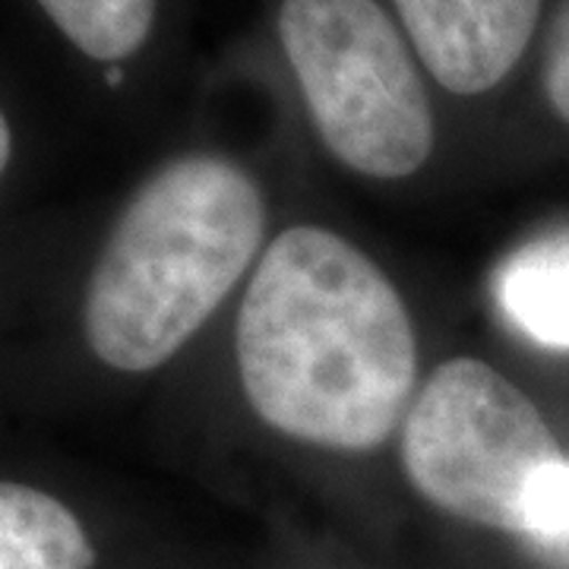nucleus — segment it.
Instances as JSON below:
<instances>
[{
	"instance_id": "f8f14e48",
	"label": "nucleus",
	"mask_w": 569,
	"mask_h": 569,
	"mask_svg": "<svg viewBox=\"0 0 569 569\" xmlns=\"http://www.w3.org/2000/svg\"><path fill=\"white\" fill-rule=\"evenodd\" d=\"M108 86H121V70H118V67L108 73Z\"/></svg>"
},
{
	"instance_id": "39448f33",
	"label": "nucleus",
	"mask_w": 569,
	"mask_h": 569,
	"mask_svg": "<svg viewBox=\"0 0 569 569\" xmlns=\"http://www.w3.org/2000/svg\"><path fill=\"white\" fill-rule=\"evenodd\" d=\"M430 77L456 96H481L526 54L541 0H396Z\"/></svg>"
},
{
	"instance_id": "0eeeda50",
	"label": "nucleus",
	"mask_w": 569,
	"mask_h": 569,
	"mask_svg": "<svg viewBox=\"0 0 569 569\" xmlns=\"http://www.w3.org/2000/svg\"><path fill=\"white\" fill-rule=\"evenodd\" d=\"M80 519L51 493L0 481V569H92Z\"/></svg>"
},
{
	"instance_id": "7ed1b4c3",
	"label": "nucleus",
	"mask_w": 569,
	"mask_h": 569,
	"mask_svg": "<svg viewBox=\"0 0 569 569\" xmlns=\"http://www.w3.org/2000/svg\"><path fill=\"white\" fill-rule=\"evenodd\" d=\"M279 36L310 118L339 162L399 181L430 159L425 86L377 0H284Z\"/></svg>"
},
{
	"instance_id": "f03ea898",
	"label": "nucleus",
	"mask_w": 569,
	"mask_h": 569,
	"mask_svg": "<svg viewBox=\"0 0 569 569\" xmlns=\"http://www.w3.org/2000/svg\"><path fill=\"white\" fill-rule=\"evenodd\" d=\"M260 187L219 156L159 168L123 206L92 269L82 326L102 365L146 373L219 310L263 244Z\"/></svg>"
},
{
	"instance_id": "9b49d317",
	"label": "nucleus",
	"mask_w": 569,
	"mask_h": 569,
	"mask_svg": "<svg viewBox=\"0 0 569 569\" xmlns=\"http://www.w3.org/2000/svg\"><path fill=\"white\" fill-rule=\"evenodd\" d=\"M10 149H13L10 123H7L3 111H0V174H3V168H7V162H10Z\"/></svg>"
},
{
	"instance_id": "9d476101",
	"label": "nucleus",
	"mask_w": 569,
	"mask_h": 569,
	"mask_svg": "<svg viewBox=\"0 0 569 569\" xmlns=\"http://www.w3.org/2000/svg\"><path fill=\"white\" fill-rule=\"evenodd\" d=\"M545 89L553 111L569 123V0H563L557 20L550 26L548 54H545Z\"/></svg>"
},
{
	"instance_id": "6e6552de",
	"label": "nucleus",
	"mask_w": 569,
	"mask_h": 569,
	"mask_svg": "<svg viewBox=\"0 0 569 569\" xmlns=\"http://www.w3.org/2000/svg\"><path fill=\"white\" fill-rule=\"evenodd\" d=\"M41 10L92 61H123L140 51L156 20V0H39Z\"/></svg>"
},
{
	"instance_id": "f257e3e1",
	"label": "nucleus",
	"mask_w": 569,
	"mask_h": 569,
	"mask_svg": "<svg viewBox=\"0 0 569 569\" xmlns=\"http://www.w3.org/2000/svg\"><path fill=\"white\" fill-rule=\"evenodd\" d=\"M238 370L250 408L298 443L380 447L418 373L415 326L383 269L317 224L282 231L238 313Z\"/></svg>"
},
{
	"instance_id": "1a4fd4ad",
	"label": "nucleus",
	"mask_w": 569,
	"mask_h": 569,
	"mask_svg": "<svg viewBox=\"0 0 569 569\" xmlns=\"http://www.w3.org/2000/svg\"><path fill=\"white\" fill-rule=\"evenodd\" d=\"M522 535L538 545L569 550V459H560L538 475L526 503Z\"/></svg>"
},
{
	"instance_id": "423d86ee",
	"label": "nucleus",
	"mask_w": 569,
	"mask_h": 569,
	"mask_svg": "<svg viewBox=\"0 0 569 569\" xmlns=\"http://www.w3.org/2000/svg\"><path fill=\"white\" fill-rule=\"evenodd\" d=\"M493 298L526 339L569 351V228L512 250L493 276Z\"/></svg>"
},
{
	"instance_id": "20e7f679",
	"label": "nucleus",
	"mask_w": 569,
	"mask_h": 569,
	"mask_svg": "<svg viewBox=\"0 0 569 569\" xmlns=\"http://www.w3.org/2000/svg\"><path fill=\"white\" fill-rule=\"evenodd\" d=\"M560 459L538 406L475 358L437 367L402 425V468L415 490L456 519L512 535H522L538 475Z\"/></svg>"
}]
</instances>
